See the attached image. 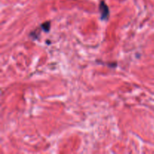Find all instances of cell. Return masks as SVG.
I'll return each mask as SVG.
<instances>
[{"label": "cell", "mask_w": 154, "mask_h": 154, "mask_svg": "<svg viewBox=\"0 0 154 154\" xmlns=\"http://www.w3.org/2000/svg\"><path fill=\"white\" fill-rule=\"evenodd\" d=\"M99 11L101 13V18L103 20H107L109 18V8L104 1H102L99 5Z\"/></svg>", "instance_id": "1"}, {"label": "cell", "mask_w": 154, "mask_h": 154, "mask_svg": "<svg viewBox=\"0 0 154 154\" xmlns=\"http://www.w3.org/2000/svg\"><path fill=\"white\" fill-rule=\"evenodd\" d=\"M42 29L45 32H48L50 31V28H51V23L49 21H47V22L44 23L42 24Z\"/></svg>", "instance_id": "2"}]
</instances>
